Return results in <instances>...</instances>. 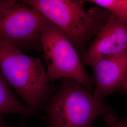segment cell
<instances>
[{
	"instance_id": "obj_1",
	"label": "cell",
	"mask_w": 127,
	"mask_h": 127,
	"mask_svg": "<svg viewBox=\"0 0 127 127\" xmlns=\"http://www.w3.org/2000/svg\"><path fill=\"white\" fill-rule=\"evenodd\" d=\"M67 36L77 50L85 49L90 39L96 35L111 14L94 7L87 11L84 1L77 0H24Z\"/></svg>"
},
{
	"instance_id": "obj_2",
	"label": "cell",
	"mask_w": 127,
	"mask_h": 127,
	"mask_svg": "<svg viewBox=\"0 0 127 127\" xmlns=\"http://www.w3.org/2000/svg\"><path fill=\"white\" fill-rule=\"evenodd\" d=\"M0 71L32 112L47 99L50 81L40 59L0 43Z\"/></svg>"
},
{
	"instance_id": "obj_3",
	"label": "cell",
	"mask_w": 127,
	"mask_h": 127,
	"mask_svg": "<svg viewBox=\"0 0 127 127\" xmlns=\"http://www.w3.org/2000/svg\"><path fill=\"white\" fill-rule=\"evenodd\" d=\"M81 85L71 79L64 82L48 105L47 127H92L96 117L111 112Z\"/></svg>"
},
{
	"instance_id": "obj_4",
	"label": "cell",
	"mask_w": 127,
	"mask_h": 127,
	"mask_svg": "<svg viewBox=\"0 0 127 127\" xmlns=\"http://www.w3.org/2000/svg\"><path fill=\"white\" fill-rule=\"evenodd\" d=\"M47 19L21 0H0V43L24 51L41 49Z\"/></svg>"
},
{
	"instance_id": "obj_5",
	"label": "cell",
	"mask_w": 127,
	"mask_h": 127,
	"mask_svg": "<svg viewBox=\"0 0 127 127\" xmlns=\"http://www.w3.org/2000/svg\"><path fill=\"white\" fill-rule=\"evenodd\" d=\"M49 81L62 78L74 80L87 88L92 85L77 50L67 36L47 19L41 36Z\"/></svg>"
},
{
	"instance_id": "obj_6",
	"label": "cell",
	"mask_w": 127,
	"mask_h": 127,
	"mask_svg": "<svg viewBox=\"0 0 127 127\" xmlns=\"http://www.w3.org/2000/svg\"><path fill=\"white\" fill-rule=\"evenodd\" d=\"M127 50V21L110 15L104 26L83 57L84 64L92 66L101 59L116 56Z\"/></svg>"
},
{
	"instance_id": "obj_7",
	"label": "cell",
	"mask_w": 127,
	"mask_h": 127,
	"mask_svg": "<svg viewBox=\"0 0 127 127\" xmlns=\"http://www.w3.org/2000/svg\"><path fill=\"white\" fill-rule=\"evenodd\" d=\"M95 79L94 96L100 102L123 86L127 75V50L123 53L101 59L92 66Z\"/></svg>"
},
{
	"instance_id": "obj_8",
	"label": "cell",
	"mask_w": 127,
	"mask_h": 127,
	"mask_svg": "<svg viewBox=\"0 0 127 127\" xmlns=\"http://www.w3.org/2000/svg\"><path fill=\"white\" fill-rule=\"evenodd\" d=\"M32 113L15 97L0 71V116L11 113L30 115Z\"/></svg>"
},
{
	"instance_id": "obj_9",
	"label": "cell",
	"mask_w": 127,
	"mask_h": 127,
	"mask_svg": "<svg viewBox=\"0 0 127 127\" xmlns=\"http://www.w3.org/2000/svg\"><path fill=\"white\" fill-rule=\"evenodd\" d=\"M120 19L127 21V0H123V6Z\"/></svg>"
},
{
	"instance_id": "obj_10",
	"label": "cell",
	"mask_w": 127,
	"mask_h": 127,
	"mask_svg": "<svg viewBox=\"0 0 127 127\" xmlns=\"http://www.w3.org/2000/svg\"><path fill=\"white\" fill-rule=\"evenodd\" d=\"M109 127H127V117L122 122Z\"/></svg>"
},
{
	"instance_id": "obj_11",
	"label": "cell",
	"mask_w": 127,
	"mask_h": 127,
	"mask_svg": "<svg viewBox=\"0 0 127 127\" xmlns=\"http://www.w3.org/2000/svg\"><path fill=\"white\" fill-rule=\"evenodd\" d=\"M122 87L123 89V91L126 92H127V75L123 82Z\"/></svg>"
},
{
	"instance_id": "obj_12",
	"label": "cell",
	"mask_w": 127,
	"mask_h": 127,
	"mask_svg": "<svg viewBox=\"0 0 127 127\" xmlns=\"http://www.w3.org/2000/svg\"><path fill=\"white\" fill-rule=\"evenodd\" d=\"M0 127H5V126L3 125V124H2V123H1L0 122Z\"/></svg>"
}]
</instances>
